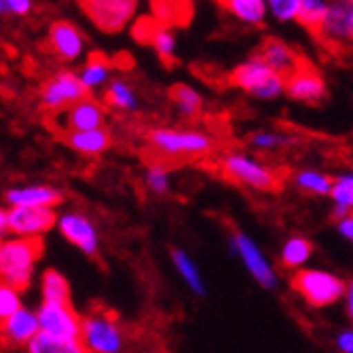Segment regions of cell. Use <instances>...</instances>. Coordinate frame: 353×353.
<instances>
[{
    "label": "cell",
    "mask_w": 353,
    "mask_h": 353,
    "mask_svg": "<svg viewBox=\"0 0 353 353\" xmlns=\"http://www.w3.org/2000/svg\"><path fill=\"white\" fill-rule=\"evenodd\" d=\"M216 148L214 138L195 130H172V127H157L146 134L148 165L178 168L184 163L199 161Z\"/></svg>",
    "instance_id": "1"
},
{
    "label": "cell",
    "mask_w": 353,
    "mask_h": 353,
    "mask_svg": "<svg viewBox=\"0 0 353 353\" xmlns=\"http://www.w3.org/2000/svg\"><path fill=\"white\" fill-rule=\"evenodd\" d=\"M45 250L43 237L26 239L13 237L5 239L0 245V281L23 292L34 277L37 263L41 261Z\"/></svg>",
    "instance_id": "2"
},
{
    "label": "cell",
    "mask_w": 353,
    "mask_h": 353,
    "mask_svg": "<svg viewBox=\"0 0 353 353\" xmlns=\"http://www.w3.org/2000/svg\"><path fill=\"white\" fill-rule=\"evenodd\" d=\"M220 174L235 184H241L254 190H263V192H277L283 186V180L279 178L277 172L237 152H231L222 159Z\"/></svg>",
    "instance_id": "3"
},
{
    "label": "cell",
    "mask_w": 353,
    "mask_h": 353,
    "mask_svg": "<svg viewBox=\"0 0 353 353\" xmlns=\"http://www.w3.org/2000/svg\"><path fill=\"white\" fill-rule=\"evenodd\" d=\"M229 83L261 100H273L285 91V79L277 74L275 70H271L267 63L256 55L239 63L229 74Z\"/></svg>",
    "instance_id": "4"
},
{
    "label": "cell",
    "mask_w": 353,
    "mask_h": 353,
    "mask_svg": "<svg viewBox=\"0 0 353 353\" xmlns=\"http://www.w3.org/2000/svg\"><path fill=\"white\" fill-rule=\"evenodd\" d=\"M290 283L311 307H328L347 294V283L341 277L319 269H299Z\"/></svg>",
    "instance_id": "5"
},
{
    "label": "cell",
    "mask_w": 353,
    "mask_h": 353,
    "mask_svg": "<svg viewBox=\"0 0 353 353\" xmlns=\"http://www.w3.org/2000/svg\"><path fill=\"white\" fill-rule=\"evenodd\" d=\"M81 343L87 353H121L125 339L114 315L95 311L83 317Z\"/></svg>",
    "instance_id": "6"
},
{
    "label": "cell",
    "mask_w": 353,
    "mask_h": 353,
    "mask_svg": "<svg viewBox=\"0 0 353 353\" xmlns=\"http://www.w3.org/2000/svg\"><path fill=\"white\" fill-rule=\"evenodd\" d=\"M91 98L79 74L70 70H59L47 79L41 87V106L49 112H63L74 104Z\"/></svg>",
    "instance_id": "7"
},
{
    "label": "cell",
    "mask_w": 353,
    "mask_h": 353,
    "mask_svg": "<svg viewBox=\"0 0 353 353\" xmlns=\"http://www.w3.org/2000/svg\"><path fill=\"white\" fill-rule=\"evenodd\" d=\"M41 332H47L57 339L81 341L83 317L70 303H41L37 309Z\"/></svg>",
    "instance_id": "8"
},
{
    "label": "cell",
    "mask_w": 353,
    "mask_h": 353,
    "mask_svg": "<svg viewBox=\"0 0 353 353\" xmlns=\"http://www.w3.org/2000/svg\"><path fill=\"white\" fill-rule=\"evenodd\" d=\"M81 9L102 32H119L132 21L138 5L134 0H87Z\"/></svg>",
    "instance_id": "9"
},
{
    "label": "cell",
    "mask_w": 353,
    "mask_h": 353,
    "mask_svg": "<svg viewBox=\"0 0 353 353\" xmlns=\"http://www.w3.org/2000/svg\"><path fill=\"white\" fill-rule=\"evenodd\" d=\"M59 216L51 208H11L9 210V233L15 237L37 239L49 233Z\"/></svg>",
    "instance_id": "10"
},
{
    "label": "cell",
    "mask_w": 353,
    "mask_h": 353,
    "mask_svg": "<svg viewBox=\"0 0 353 353\" xmlns=\"http://www.w3.org/2000/svg\"><path fill=\"white\" fill-rule=\"evenodd\" d=\"M285 93L296 102L319 104L326 98V81L303 57L296 70L285 77Z\"/></svg>",
    "instance_id": "11"
},
{
    "label": "cell",
    "mask_w": 353,
    "mask_h": 353,
    "mask_svg": "<svg viewBox=\"0 0 353 353\" xmlns=\"http://www.w3.org/2000/svg\"><path fill=\"white\" fill-rule=\"evenodd\" d=\"M57 229L63 239L77 245L87 256H93L100 248V235L95 231L93 222L85 214H79V212L61 214L57 220Z\"/></svg>",
    "instance_id": "12"
},
{
    "label": "cell",
    "mask_w": 353,
    "mask_h": 353,
    "mask_svg": "<svg viewBox=\"0 0 353 353\" xmlns=\"http://www.w3.org/2000/svg\"><path fill=\"white\" fill-rule=\"evenodd\" d=\"M233 245H235L237 254L241 256L245 269L250 271V275L256 281H259L263 288H275L277 285V275H275L273 267L265 261V256L261 254L259 245H256L248 235L233 233Z\"/></svg>",
    "instance_id": "13"
},
{
    "label": "cell",
    "mask_w": 353,
    "mask_h": 353,
    "mask_svg": "<svg viewBox=\"0 0 353 353\" xmlns=\"http://www.w3.org/2000/svg\"><path fill=\"white\" fill-rule=\"evenodd\" d=\"M49 47L61 61H74L85 49V39L74 23L61 19L53 21L49 28Z\"/></svg>",
    "instance_id": "14"
},
{
    "label": "cell",
    "mask_w": 353,
    "mask_h": 353,
    "mask_svg": "<svg viewBox=\"0 0 353 353\" xmlns=\"http://www.w3.org/2000/svg\"><path fill=\"white\" fill-rule=\"evenodd\" d=\"M63 130L68 134L72 132H91V130H102L106 121V108L93 98H87L72 108L63 110Z\"/></svg>",
    "instance_id": "15"
},
{
    "label": "cell",
    "mask_w": 353,
    "mask_h": 353,
    "mask_svg": "<svg viewBox=\"0 0 353 353\" xmlns=\"http://www.w3.org/2000/svg\"><path fill=\"white\" fill-rule=\"evenodd\" d=\"M63 195L55 186L32 184V186H15L5 192V201L11 208H55L61 203Z\"/></svg>",
    "instance_id": "16"
},
{
    "label": "cell",
    "mask_w": 353,
    "mask_h": 353,
    "mask_svg": "<svg viewBox=\"0 0 353 353\" xmlns=\"http://www.w3.org/2000/svg\"><path fill=\"white\" fill-rule=\"evenodd\" d=\"M322 39L330 41V43H351L353 45V0L330 3Z\"/></svg>",
    "instance_id": "17"
},
{
    "label": "cell",
    "mask_w": 353,
    "mask_h": 353,
    "mask_svg": "<svg viewBox=\"0 0 353 353\" xmlns=\"http://www.w3.org/2000/svg\"><path fill=\"white\" fill-rule=\"evenodd\" d=\"M256 57H261L271 70H275L283 79L290 72H294L296 66L303 61V55H299L290 45H285L283 41L273 37L263 41V45L256 51Z\"/></svg>",
    "instance_id": "18"
},
{
    "label": "cell",
    "mask_w": 353,
    "mask_h": 353,
    "mask_svg": "<svg viewBox=\"0 0 353 353\" xmlns=\"http://www.w3.org/2000/svg\"><path fill=\"white\" fill-rule=\"evenodd\" d=\"M41 332L37 311L21 307L15 315H11L7 322L0 324V339L9 345H23L28 347L30 341Z\"/></svg>",
    "instance_id": "19"
},
{
    "label": "cell",
    "mask_w": 353,
    "mask_h": 353,
    "mask_svg": "<svg viewBox=\"0 0 353 353\" xmlns=\"http://www.w3.org/2000/svg\"><path fill=\"white\" fill-rule=\"evenodd\" d=\"M66 144L79 152V154H85V157H95V154H102L110 148L112 144V138L110 134L104 130H91V132H72V134H66Z\"/></svg>",
    "instance_id": "20"
},
{
    "label": "cell",
    "mask_w": 353,
    "mask_h": 353,
    "mask_svg": "<svg viewBox=\"0 0 353 353\" xmlns=\"http://www.w3.org/2000/svg\"><path fill=\"white\" fill-rule=\"evenodd\" d=\"M152 17L168 28H184L195 15L192 3H150Z\"/></svg>",
    "instance_id": "21"
},
{
    "label": "cell",
    "mask_w": 353,
    "mask_h": 353,
    "mask_svg": "<svg viewBox=\"0 0 353 353\" xmlns=\"http://www.w3.org/2000/svg\"><path fill=\"white\" fill-rule=\"evenodd\" d=\"M26 351L28 353H87V349L81 341L57 339L47 332H39L30 341Z\"/></svg>",
    "instance_id": "22"
},
{
    "label": "cell",
    "mask_w": 353,
    "mask_h": 353,
    "mask_svg": "<svg viewBox=\"0 0 353 353\" xmlns=\"http://www.w3.org/2000/svg\"><path fill=\"white\" fill-rule=\"evenodd\" d=\"M328 7H330V3H324V0H303L296 21L303 28H307L313 37L322 39L324 23L328 17Z\"/></svg>",
    "instance_id": "23"
},
{
    "label": "cell",
    "mask_w": 353,
    "mask_h": 353,
    "mask_svg": "<svg viewBox=\"0 0 353 353\" xmlns=\"http://www.w3.org/2000/svg\"><path fill=\"white\" fill-rule=\"evenodd\" d=\"M218 9L245 23H261L267 17V3L263 0H224L218 3Z\"/></svg>",
    "instance_id": "24"
},
{
    "label": "cell",
    "mask_w": 353,
    "mask_h": 353,
    "mask_svg": "<svg viewBox=\"0 0 353 353\" xmlns=\"http://www.w3.org/2000/svg\"><path fill=\"white\" fill-rule=\"evenodd\" d=\"M110 70H112V61L100 53H93L87 63H85V68L79 72V79L81 83L85 85L87 91L95 89V87H102L108 83L110 79Z\"/></svg>",
    "instance_id": "25"
},
{
    "label": "cell",
    "mask_w": 353,
    "mask_h": 353,
    "mask_svg": "<svg viewBox=\"0 0 353 353\" xmlns=\"http://www.w3.org/2000/svg\"><path fill=\"white\" fill-rule=\"evenodd\" d=\"M43 303H70V283L57 269H47L41 277Z\"/></svg>",
    "instance_id": "26"
},
{
    "label": "cell",
    "mask_w": 353,
    "mask_h": 353,
    "mask_svg": "<svg viewBox=\"0 0 353 353\" xmlns=\"http://www.w3.org/2000/svg\"><path fill=\"white\" fill-rule=\"evenodd\" d=\"M170 100H172L174 106H176L182 114H186V117H199L201 110H203V100H201V95H199L195 89H192V87L182 85V83L170 87Z\"/></svg>",
    "instance_id": "27"
},
{
    "label": "cell",
    "mask_w": 353,
    "mask_h": 353,
    "mask_svg": "<svg viewBox=\"0 0 353 353\" xmlns=\"http://www.w3.org/2000/svg\"><path fill=\"white\" fill-rule=\"evenodd\" d=\"M104 102H106V106L117 108V110H134L138 106V98H136L134 89L121 79L108 83V87L104 91Z\"/></svg>",
    "instance_id": "28"
},
{
    "label": "cell",
    "mask_w": 353,
    "mask_h": 353,
    "mask_svg": "<svg viewBox=\"0 0 353 353\" xmlns=\"http://www.w3.org/2000/svg\"><path fill=\"white\" fill-rule=\"evenodd\" d=\"M172 261L178 269V273L182 275V279L186 281V285L190 288L195 294H205V285L201 281V275L195 267V263L190 261V256L184 250H172Z\"/></svg>",
    "instance_id": "29"
},
{
    "label": "cell",
    "mask_w": 353,
    "mask_h": 353,
    "mask_svg": "<svg viewBox=\"0 0 353 353\" xmlns=\"http://www.w3.org/2000/svg\"><path fill=\"white\" fill-rule=\"evenodd\" d=\"M311 252H313V243L309 239H305V237L288 239L281 250V265L288 269H296L309 261Z\"/></svg>",
    "instance_id": "30"
},
{
    "label": "cell",
    "mask_w": 353,
    "mask_h": 353,
    "mask_svg": "<svg viewBox=\"0 0 353 353\" xmlns=\"http://www.w3.org/2000/svg\"><path fill=\"white\" fill-rule=\"evenodd\" d=\"M294 182L301 190L311 192V195H330L334 180L328 178L326 174H319L313 170H303L294 176Z\"/></svg>",
    "instance_id": "31"
},
{
    "label": "cell",
    "mask_w": 353,
    "mask_h": 353,
    "mask_svg": "<svg viewBox=\"0 0 353 353\" xmlns=\"http://www.w3.org/2000/svg\"><path fill=\"white\" fill-rule=\"evenodd\" d=\"M150 47L154 49V53L159 55V59H161L165 66H174L176 63V34H174V30L163 26L159 28V32L154 34Z\"/></svg>",
    "instance_id": "32"
},
{
    "label": "cell",
    "mask_w": 353,
    "mask_h": 353,
    "mask_svg": "<svg viewBox=\"0 0 353 353\" xmlns=\"http://www.w3.org/2000/svg\"><path fill=\"white\" fill-rule=\"evenodd\" d=\"M21 292L0 281V324L7 322L11 315L21 309Z\"/></svg>",
    "instance_id": "33"
},
{
    "label": "cell",
    "mask_w": 353,
    "mask_h": 353,
    "mask_svg": "<svg viewBox=\"0 0 353 353\" xmlns=\"http://www.w3.org/2000/svg\"><path fill=\"white\" fill-rule=\"evenodd\" d=\"M161 28V21L154 19L152 15H142L136 19V23L132 26V37L134 41H138L140 45H150L154 34Z\"/></svg>",
    "instance_id": "34"
},
{
    "label": "cell",
    "mask_w": 353,
    "mask_h": 353,
    "mask_svg": "<svg viewBox=\"0 0 353 353\" xmlns=\"http://www.w3.org/2000/svg\"><path fill=\"white\" fill-rule=\"evenodd\" d=\"M144 182L154 192V195H165V192L170 190V174H168L165 168L148 165V170L144 174Z\"/></svg>",
    "instance_id": "35"
},
{
    "label": "cell",
    "mask_w": 353,
    "mask_h": 353,
    "mask_svg": "<svg viewBox=\"0 0 353 353\" xmlns=\"http://www.w3.org/2000/svg\"><path fill=\"white\" fill-rule=\"evenodd\" d=\"M303 0H271L269 9L279 21H296L299 11H301Z\"/></svg>",
    "instance_id": "36"
},
{
    "label": "cell",
    "mask_w": 353,
    "mask_h": 353,
    "mask_svg": "<svg viewBox=\"0 0 353 353\" xmlns=\"http://www.w3.org/2000/svg\"><path fill=\"white\" fill-rule=\"evenodd\" d=\"M330 197H332V201H334L336 208H345V210L353 212V184H349L341 176L334 180Z\"/></svg>",
    "instance_id": "37"
},
{
    "label": "cell",
    "mask_w": 353,
    "mask_h": 353,
    "mask_svg": "<svg viewBox=\"0 0 353 353\" xmlns=\"http://www.w3.org/2000/svg\"><path fill=\"white\" fill-rule=\"evenodd\" d=\"M252 144L259 148V150H273V148L285 146L288 144V138L277 136L273 132H261V134H254L252 136Z\"/></svg>",
    "instance_id": "38"
},
{
    "label": "cell",
    "mask_w": 353,
    "mask_h": 353,
    "mask_svg": "<svg viewBox=\"0 0 353 353\" xmlns=\"http://www.w3.org/2000/svg\"><path fill=\"white\" fill-rule=\"evenodd\" d=\"M32 5L30 0H9V9H11V15H17V17H23L32 11Z\"/></svg>",
    "instance_id": "39"
},
{
    "label": "cell",
    "mask_w": 353,
    "mask_h": 353,
    "mask_svg": "<svg viewBox=\"0 0 353 353\" xmlns=\"http://www.w3.org/2000/svg\"><path fill=\"white\" fill-rule=\"evenodd\" d=\"M336 345L343 353H353V328L351 330H345L339 334L336 339Z\"/></svg>",
    "instance_id": "40"
},
{
    "label": "cell",
    "mask_w": 353,
    "mask_h": 353,
    "mask_svg": "<svg viewBox=\"0 0 353 353\" xmlns=\"http://www.w3.org/2000/svg\"><path fill=\"white\" fill-rule=\"evenodd\" d=\"M339 231H341L347 239L353 241V216H349V218H345V220H339Z\"/></svg>",
    "instance_id": "41"
},
{
    "label": "cell",
    "mask_w": 353,
    "mask_h": 353,
    "mask_svg": "<svg viewBox=\"0 0 353 353\" xmlns=\"http://www.w3.org/2000/svg\"><path fill=\"white\" fill-rule=\"evenodd\" d=\"M9 231V210L0 208V237Z\"/></svg>",
    "instance_id": "42"
},
{
    "label": "cell",
    "mask_w": 353,
    "mask_h": 353,
    "mask_svg": "<svg viewBox=\"0 0 353 353\" xmlns=\"http://www.w3.org/2000/svg\"><path fill=\"white\" fill-rule=\"evenodd\" d=\"M347 311H349V317L353 319V281L347 285Z\"/></svg>",
    "instance_id": "43"
},
{
    "label": "cell",
    "mask_w": 353,
    "mask_h": 353,
    "mask_svg": "<svg viewBox=\"0 0 353 353\" xmlns=\"http://www.w3.org/2000/svg\"><path fill=\"white\" fill-rule=\"evenodd\" d=\"M0 15H11L9 0H0Z\"/></svg>",
    "instance_id": "44"
},
{
    "label": "cell",
    "mask_w": 353,
    "mask_h": 353,
    "mask_svg": "<svg viewBox=\"0 0 353 353\" xmlns=\"http://www.w3.org/2000/svg\"><path fill=\"white\" fill-rule=\"evenodd\" d=\"M343 180H347L349 184H353V174H347V176H341Z\"/></svg>",
    "instance_id": "45"
},
{
    "label": "cell",
    "mask_w": 353,
    "mask_h": 353,
    "mask_svg": "<svg viewBox=\"0 0 353 353\" xmlns=\"http://www.w3.org/2000/svg\"><path fill=\"white\" fill-rule=\"evenodd\" d=\"M3 241H5V239H3V237H0V245H3Z\"/></svg>",
    "instance_id": "46"
},
{
    "label": "cell",
    "mask_w": 353,
    "mask_h": 353,
    "mask_svg": "<svg viewBox=\"0 0 353 353\" xmlns=\"http://www.w3.org/2000/svg\"><path fill=\"white\" fill-rule=\"evenodd\" d=\"M351 216H353V214H351Z\"/></svg>",
    "instance_id": "47"
}]
</instances>
